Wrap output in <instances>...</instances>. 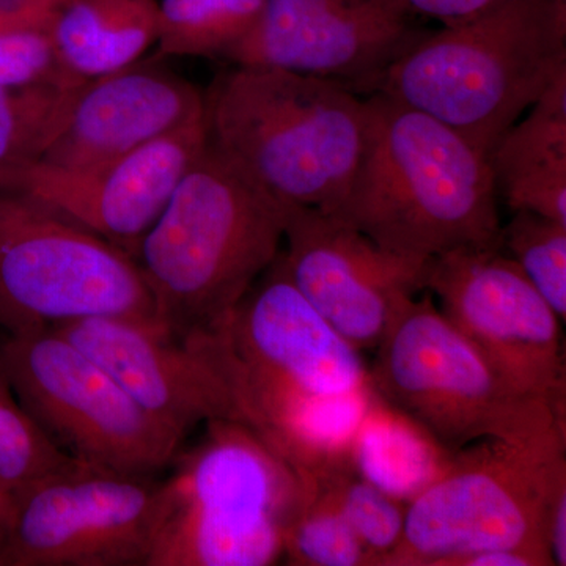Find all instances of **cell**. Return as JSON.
Wrapping results in <instances>:
<instances>
[{
  "label": "cell",
  "mask_w": 566,
  "mask_h": 566,
  "mask_svg": "<svg viewBox=\"0 0 566 566\" xmlns=\"http://www.w3.org/2000/svg\"><path fill=\"white\" fill-rule=\"evenodd\" d=\"M219 331L249 427L297 471L348 460L376 400L370 370L294 285L283 251Z\"/></svg>",
  "instance_id": "1"
},
{
  "label": "cell",
  "mask_w": 566,
  "mask_h": 566,
  "mask_svg": "<svg viewBox=\"0 0 566 566\" xmlns=\"http://www.w3.org/2000/svg\"><path fill=\"white\" fill-rule=\"evenodd\" d=\"M363 158L333 214L386 251L428 260L501 248L488 155L446 123L371 93Z\"/></svg>",
  "instance_id": "2"
},
{
  "label": "cell",
  "mask_w": 566,
  "mask_h": 566,
  "mask_svg": "<svg viewBox=\"0 0 566 566\" xmlns=\"http://www.w3.org/2000/svg\"><path fill=\"white\" fill-rule=\"evenodd\" d=\"M285 219L286 205L207 140L136 253L161 329H221L282 251Z\"/></svg>",
  "instance_id": "3"
},
{
  "label": "cell",
  "mask_w": 566,
  "mask_h": 566,
  "mask_svg": "<svg viewBox=\"0 0 566 566\" xmlns=\"http://www.w3.org/2000/svg\"><path fill=\"white\" fill-rule=\"evenodd\" d=\"M207 140L279 202L333 212L367 140V99L344 82L255 65L203 92Z\"/></svg>",
  "instance_id": "4"
},
{
  "label": "cell",
  "mask_w": 566,
  "mask_h": 566,
  "mask_svg": "<svg viewBox=\"0 0 566 566\" xmlns=\"http://www.w3.org/2000/svg\"><path fill=\"white\" fill-rule=\"evenodd\" d=\"M565 71L566 0H499L427 31L371 93L424 112L490 155Z\"/></svg>",
  "instance_id": "5"
},
{
  "label": "cell",
  "mask_w": 566,
  "mask_h": 566,
  "mask_svg": "<svg viewBox=\"0 0 566 566\" xmlns=\"http://www.w3.org/2000/svg\"><path fill=\"white\" fill-rule=\"evenodd\" d=\"M161 482L147 566H268L303 501V472L248 424L207 423Z\"/></svg>",
  "instance_id": "6"
},
{
  "label": "cell",
  "mask_w": 566,
  "mask_h": 566,
  "mask_svg": "<svg viewBox=\"0 0 566 566\" xmlns=\"http://www.w3.org/2000/svg\"><path fill=\"white\" fill-rule=\"evenodd\" d=\"M370 376L379 400L450 453L480 441L527 444L565 433V415L495 370L430 294L409 301L387 331Z\"/></svg>",
  "instance_id": "7"
},
{
  "label": "cell",
  "mask_w": 566,
  "mask_h": 566,
  "mask_svg": "<svg viewBox=\"0 0 566 566\" xmlns=\"http://www.w3.org/2000/svg\"><path fill=\"white\" fill-rule=\"evenodd\" d=\"M564 468L565 433L527 444L480 441L453 452L406 504L403 535L382 566H447L486 549H526L553 562L545 510Z\"/></svg>",
  "instance_id": "8"
},
{
  "label": "cell",
  "mask_w": 566,
  "mask_h": 566,
  "mask_svg": "<svg viewBox=\"0 0 566 566\" xmlns=\"http://www.w3.org/2000/svg\"><path fill=\"white\" fill-rule=\"evenodd\" d=\"M93 316L159 326L139 264L29 193L0 189V329L33 333Z\"/></svg>",
  "instance_id": "9"
},
{
  "label": "cell",
  "mask_w": 566,
  "mask_h": 566,
  "mask_svg": "<svg viewBox=\"0 0 566 566\" xmlns=\"http://www.w3.org/2000/svg\"><path fill=\"white\" fill-rule=\"evenodd\" d=\"M0 368L22 408L81 463L156 476L180 453L185 436L142 408L102 364L54 331L7 335Z\"/></svg>",
  "instance_id": "10"
},
{
  "label": "cell",
  "mask_w": 566,
  "mask_h": 566,
  "mask_svg": "<svg viewBox=\"0 0 566 566\" xmlns=\"http://www.w3.org/2000/svg\"><path fill=\"white\" fill-rule=\"evenodd\" d=\"M161 482L80 463L13 494L0 566H147Z\"/></svg>",
  "instance_id": "11"
},
{
  "label": "cell",
  "mask_w": 566,
  "mask_h": 566,
  "mask_svg": "<svg viewBox=\"0 0 566 566\" xmlns=\"http://www.w3.org/2000/svg\"><path fill=\"white\" fill-rule=\"evenodd\" d=\"M424 292L495 370L565 415L564 323L501 248L431 259Z\"/></svg>",
  "instance_id": "12"
},
{
  "label": "cell",
  "mask_w": 566,
  "mask_h": 566,
  "mask_svg": "<svg viewBox=\"0 0 566 566\" xmlns=\"http://www.w3.org/2000/svg\"><path fill=\"white\" fill-rule=\"evenodd\" d=\"M50 331L102 364L142 408L185 438L216 420L248 424L219 331L177 338L126 316H93Z\"/></svg>",
  "instance_id": "13"
},
{
  "label": "cell",
  "mask_w": 566,
  "mask_h": 566,
  "mask_svg": "<svg viewBox=\"0 0 566 566\" xmlns=\"http://www.w3.org/2000/svg\"><path fill=\"white\" fill-rule=\"evenodd\" d=\"M283 241L294 285L359 352L378 348L409 301L424 292L430 260L386 251L316 208L286 205Z\"/></svg>",
  "instance_id": "14"
},
{
  "label": "cell",
  "mask_w": 566,
  "mask_h": 566,
  "mask_svg": "<svg viewBox=\"0 0 566 566\" xmlns=\"http://www.w3.org/2000/svg\"><path fill=\"white\" fill-rule=\"evenodd\" d=\"M424 33L379 0H264L252 31L223 59L327 77L370 95Z\"/></svg>",
  "instance_id": "15"
},
{
  "label": "cell",
  "mask_w": 566,
  "mask_h": 566,
  "mask_svg": "<svg viewBox=\"0 0 566 566\" xmlns=\"http://www.w3.org/2000/svg\"><path fill=\"white\" fill-rule=\"evenodd\" d=\"M205 147L202 114L114 161L80 170L39 161L0 189L29 193L136 260L140 241Z\"/></svg>",
  "instance_id": "16"
},
{
  "label": "cell",
  "mask_w": 566,
  "mask_h": 566,
  "mask_svg": "<svg viewBox=\"0 0 566 566\" xmlns=\"http://www.w3.org/2000/svg\"><path fill=\"white\" fill-rule=\"evenodd\" d=\"M203 114V92L161 59L85 81L40 163L80 170L122 158Z\"/></svg>",
  "instance_id": "17"
},
{
  "label": "cell",
  "mask_w": 566,
  "mask_h": 566,
  "mask_svg": "<svg viewBox=\"0 0 566 566\" xmlns=\"http://www.w3.org/2000/svg\"><path fill=\"white\" fill-rule=\"evenodd\" d=\"M488 159L510 210L566 223V71L502 134Z\"/></svg>",
  "instance_id": "18"
},
{
  "label": "cell",
  "mask_w": 566,
  "mask_h": 566,
  "mask_svg": "<svg viewBox=\"0 0 566 566\" xmlns=\"http://www.w3.org/2000/svg\"><path fill=\"white\" fill-rule=\"evenodd\" d=\"M158 25L159 0H63L50 32L66 69L88 81L140 61Z\"/></svg>",
  "instance_id": "19"
},
{
  "label": "cell",
  "mask_w": 566,
  "mask_h": 566,
  "mask_svg": "<svg viewBox=\"0 0 566 566\" xmlns=\"http://www.w3.org/2000/svg\"><path fill=\"white\" fill-rule=\"evenodd\" d=\"M450 455L419 424L379 400L378 395L349 449L354 469L405 504L441 474Z\"/></svg>",
  "instance_id": "20"
},
{
  "label": "cell",
  "mask_w": 566,
  "mask_h": 566,
  "mask_svg": "<svg viewBox=\"0 0 566 566\" xmlns=\"http://www.w3.org/2000/svg\"><path fill=\"white\" fill-rule=\"evenodd\" d=\"M264 0H159L156 55L222 57L252 31Z\"/></svg>",
  "instance_id": "21"
},
{
  "label": "cell",
  "mask_w": 566,
  "mask_h": 566,
  "mask_svg": "<svg viewBox=\"0 0 566 566\" xmlns=\"http://www.w3.org/2000/svg\"><path fill=\"white\" fill-rule=\"evenodd\" d=\"M81 85L0 87V188L43 159L65 125Z\"/></svg>",
  "instance_id": "22"
},
{
  "label": "cell",
  "mask_w": 566,
  "mask_h": 566,
  "mask_svg": "<svg viewBox=\"0 0 566 566\" xmlns=\"http://www.w3.org/2000/svg\"><path fill=\"white\" fill-rule=\"evenodd\" d=\"M305 490L283 538V560L294 566H370L359 539L316 472H303Z\"/></svg>",
  "instance_id": "23"
},
{
  "label": "cell",
  "mask_w": 566,
  "mask_h": 566,
  "mask_svg": "<svg viewBox=\"0 0 566 566\" xmlns=\"http://www.w3.org/2000/svg\"><path fill=\"white\" fill-rule=\"evenodd\" d=\"M367 553L370 566H382L400 543L405 527V502L364 479L352 460L314 471Z\"/></svg>",
  "instance_id": "24"
},
{
  "label": "cell",
  "mask_w": 566,
  "mask_h": 566,
  "mask_svg": "<svg viewBox=\"0 0 566 566\" xmlns=\"http://www.w3.org/2000/svg\"><path fill=\"white\" fill-rule=\"evenodd\" d=\"M80 463L59 449L22 408L0 368V479L11 494Z\"/></svg>",
  "instance_id": "25"
},
{
  "label": "cell",
  "mask_w": 566,
  "mask_h": 566,
  "mask_svg": "<svg viewBox=\"0 0 566 566\" xmlns=\"http://www.w3.org/2000/svg\"><path fill=\"white\" fill-rule=\"evenodd\" d=\"M501 251L565 323L566 223L531 211H515L512 221L501 227Z\"/></svg>",
  "instance_id": "26"
},
{
  "label": "cell",
  "mask_w": 566,
  "mask_h": 566,
  "mask_svg": "<svg viewBox=\"0 0 566 566\" xmlns=\"http://www.w3.org/2000/svg\"><path fill=\"white\" fill-rule=\"evenodd\" d=\"M63 63L50 29L0 33V87H63L84 84Z\"/></svg>",
  "instance_id": "27"
},
{
  "label": "cell",
  "mask_w": 566,
  "mask_h": 566,
  "mask_svg": "<svg viewBox=\"0 0 566 566\" xmlns=\"http://www.w3.org/2000/svg\"><path fill=\"white\" fill-rule=\"evenodd\" d=\"M379 2L411 20L427 18V20L441 22L442 25H452L482 13L499 0H379Z\"/></svg>",
  "instance_id": "28"
},
{
  "label": "cell",
  "mask_w": 566,
  "mask_h": 566,
  "mask_svg": "<svg viewBox=\"0 0 566 566\" xmlns=\"http://www.w3.org/2000/svg\"><path fill=\"white\" fill-rule=\"evenodd\" d=\"M63 0H0V33L50 29Z\"/></svg>",
  "instance_id": "29"
},
{
  "label": "cell",
  "mask_w": 566,
  "mask_h": 566,
  "mask_svg": "<svg viewBox=\"0 0 566 566\" xmlns=\"http://www.w3.org/2000/svg\"><path fill=\"white\" fill-rule=\"evenodd\" d=\"M545 542L554 566L566 565V468L554 479L545 510Z\"/></svg>",
  "instance_id": "30"
},
{
  "label": "cell",
  "mask_w": 566,
  "mask_h": 566,
  "mask_svg": "<svg viewBox=\"0 0 566 566\" xmlns=\"http://www.w3.org/2000/svg\"><path fill=\"white\" fill-rule=\"evenodd\" d=\"M447 566H553V562L526 549H486L453 558Z\"/></svg>",
  "instance_id": "31"
},
{
  "label": "cell",
  "mask_w": 566,
  "mask_h": 566,
  "mask_svg": "<svg viewBox=\"0 0 566 566\" xmlns=\"http://www.w3.org/2000/svg\"><path fill=\"white\" fill-rule=\"evenodd\" d=\"M0 501L13 502V494H11V491L7 488L6 483L2 482V479H0Z\"/></svg>",
  "instance_id": "32"
}]
</instances>
